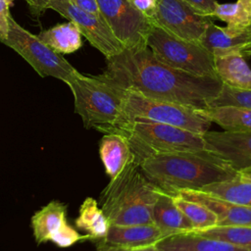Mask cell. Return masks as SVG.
Returning <instances> with one entry per match:
<instances>
[{"label": "cell", "instance_id": "obj_1", "mask_svg": "<svg viewBox=\"0 0 251 251\" xmlns=\"http://www.w3.org/2000/svg\"><path fill=\"white\" fill-rule=\"evenodd\" d=\"M106 62L104 72L97 75L106 82L148 98L198 110L209 108L223 86L218 77L196 76L169 67L148 47L124 49Z\"/></svg>", "mask_w": 251, "mask_h": 251}, {"label": "cell", "instance_id": "obj_2", "mask_svg": "<svg viewBox=\"0 0 251 251\" xmlns=\"http://www.w3.org/2000/svg\"><path fill=\"white\" fill-rule=\"evenodd\" d=\"M139 165L156 187L172 195L185 189L200 190L238 175L226 162L207 150L155 154Z\"/></svg>", "mask_w": 251, "mask_h": 251}, {"label": "cell", "instance_id": "obj_3", "mask_svg": "<svg viewBox=\"0 0 251 251\" xmlns=\"http://www.w3.org/2000/svg\"><path fill=\"white\" fill-rule=\"evenodd\" d=\"M159 193L134 159L110 179L98 204L111 225H148L153 224V207Z\"/></svg>", "mask_w": 251, "mask_h": 251}, {"label": "cell", "instance_id": "obj_4", "mask_svg": "<svg viewBox=\"0 0 251 251\" xmlns=\"http://www.w3.org/2000/svg\"><path fill=\"white\" fill-rule=\"evenodd\" d=\"M73 93L75 112L85 128L119 133L128 122L124 112V90L98 77L80 74L67 83Z\"/></svg>", "mask_w": 251, "mask_h": 251}, {"label": "cell", "instance_id": "obj_5", "mask_svg": "<svg viewBox=\"0 0 251 251\" xmlns=\"http://www.w3.org/2000/svg\"><path fill=\"white\" fill-rule=\"evenodd\" d=\"M119 133L127 138L138 163L155 154L205 150L203 134L141 118L128 120Z\"/></svg>", "mask_w": 251, "mask_h": 251}, {"label": "cell", "instance_id": "obj_6", "mask_svg": "<svg viewBox=\"0 0 251 251\" xmlns=\"http://www.w3.org/2000/svg\"><path fill=\"white\" fill-rule=\"evenodd\" d=\"M146 44L160 62L173 69L196 76L218 77L215 57L198 42L176 37L153 24Z\"/></svg>", "mask_w": 251, "mask_h": 251}, {"label": "cell", "instance_id": "obj_7", "mask_svg": "<svg viewBox=\"0 0 251 251\" xmlns=\"http://www.w3.org/2000/svg\"><path fill=\"white\" fill-rule=\"evenodd\" d=\"M124 112L127 120L132 118L146 119L178 126L199 134L209 130L212 125L204 110L148 98L128 90H124Z\"/></svg>", "mask_w": 251, "mask_h": 251}, {"label": "cell", "instance_id": "obj_8", "mask_svg": "<svg viewBox=\"0 0 251 251\" xmlns=\"http://www.w3.org/2000/svg\"><path fill=\"white\" fill-rule=\"evenodd\" d=\"M8 22V35L2 43L21 55L40 76H52L68 83L80 75L61 54L21 26L12 16Z\"/></svg>", "mask_w": 251, "mask_h": 251}, {"label": "cell", "instance_id": "obj_9", "mask_svg": "<svg viewBox=\"0 0 251 251\" xmlns=\"http://www.w3.org/2000/svg\"><path fill=\"white\" fill-rule=\"evenodd\" d=\"M99 13L124 49L147 47L152 22L143 16L131 0H95Z\"/></svg>", "mask_w": 251, "mask_h": 251}, {"label": "cell", "instance_id": "obj_10", "mask_svg": "<svg viewBox=\"0 0 251 251\" xmlns=\"http://www.w3.org/2000/svg\"><path fill=\"white\" fill-rule=\"evenodd\" d=\"M48 9H52L69 21L74 22L81 35L100 51L105 58L112 57L124 50L123 45L115 37L112 30L100 15L86 12L70 0H51Z\"/></svg>", "mask_w": 251, "mask_h": 251}, {"label": "cell", "instance_id": "obj_11", "mask_svg": "<svg viewBox=\"0 0 251 251\" xmlns=\"http://www.w3.org/2000/svg\"><path fill=\"white\" fill-rule=\"evenodd\" d=\"M212 18L197 13L183 0H158L152 24L172 35L197 42Z\"/></svg>", "mask_w": 251, "mask_h": 251}, {"label": "cell", "instance_id": "obj_12", "mask_svg": "<svg viewBox=\"0 0 251 251\" xmlns=\"http://www.w3.org/2000/svg\"><path fill=\"white\" fill-rule=\"evenodd\" d=\"M205 150L217 155L237 173L251 168V131H214L203 133Z\"/></svg>", "mask_w": 251, "mask_h": 251}, {"label": "cell", "instance_id": "obj_13", "mask_svg": "<svg viewBox=\"0 0 251 251\" xmlns=\"http://www.w3.org/2000/svg\"><path fill=\"white\" fill-rule=\"evenodd\" d=\"M165 236L154 225H111L107 234L95 240L96 251H117L154 245Z\"/></svg>", "mask_w": 251, "mask_h": 251}, {"label": "cell", "instance_id": "obj_14", "mask_svg": "<svg viewBox=\"0 0 251 251\" xmlns=\"http://www.w3.org/2000/svg\"><path fill=\"white\" fill-rule=\"evenodd\" d=\"M197 42L215 58L233 54L244 56L251 43V28L242 32H235L226 26L222 27L212 22Z\"/></svg>", "mask_w": 251, "mask_h": 251}, {"label": "cell", "instance_id": "obj_15", "mask_svg": "<svg viewBox=\"0 0 251 251\" xmlns=\"http://www.w3.org/2000/svg\"><path fill=\"white\" fill-rule=\"evenodd\" d=\"M176 195L206 206L217 216L219 226H251L250 207L234 204L202 190L185 189Z\"/></svg>", "mask_w": 251, "mask_h": 251}, {"label": "cell", "instance_id": "obj_16", "mask_svg": "<svg viewBox=\"0 0 251 251\" xmlns=\"http://www.w3.org/2000/svg\"><path fill=\"white\" fill-rule=\"evenodd\" d=\"M159 251H251L243 247L196 233L181 232L164 237L156 243Z\"/></svg>", "mask_w": 251, "mask_h": 251}, {"label": "cell", "instance_id": "obj_17", "mask_svg": "<svg viewBox=\"0 0 251 251\" xmlns=\"http://www.w3.org/2000/svg\"><path fill=\"white\" fill-rule=\"evenodd\" d=\"M99 155L110 179L136 159L127 138L121 133H105L99 143Z\"/></svg>", "mask_w": 251, "mask_h": 251}, {"label": "cell", "instance_id": "obj_18", "mask_svg": "<svg viewBox=\"0 0 251 251\" xmlns=\"http://www.w3.org/2000/svg\"><path fill=\"white\" fill-rule=\"evenodd\" d=\"M153 224L165 237L194 230L191 223L175 203L174 195L162 190L153 207Z\"/></svg>", "mask_w": 251, "mask_h": 251}, {"label": "cell", "instance_id": "obj_19", "mask_svg": "<svg viewBox=\"0 0 251 251\" xmlns=\"http://www.w3.org/2000/svg\"><path fill=\"white\" fill-rule=\"evenodd\" d=\"M66 218L67 206L57 200H52L38 210L30 220L32 233L37 244L50 241L51 236L67 223Z\"/></svg>", "mask_w": 251, "mask_h": 251}, {"label": "cell", "instance_id": "obj_20", "mask_svg": "<svg viewBox=\"0 0 251 251\" xmlns=\"http://www.w3.org/2000/svg\"><path fill=\"white\" fill-rule=\"evenodd\" d=\"M217 76L224 84L251 90V69L241 54L215 58Z\"/></svg>", "mask_w": 251, "mask_h": 251}, {"label": "cell", "instance_id": "obj_21", "mask_svg": "<svg viewBox=\"0 0 251 251\" xmlns=\"http://www.w3.org/2000/svg\"><path fill=\"white\" fill-rule=\"evenodd\" d=\"M37 37L58 54L74 53L82 45L81 33L72 21L45 29Z\"/></svg>", "mask_w": 251, "mask_h": 251}, {"label": "cell", "instance_id": "obj_22", "mask_svg": "<svg viewBox=\"0 0 251 251\" xmlns=\"http://www.w3.org/2000/svg\"><path fill=\"white\" fill-rule=\"evenodd\" d=\"M75 224L78 229L85 231L88 239L92 241L103 238L111 226L98 202L92 197L84 199Z\"/></svg>", "mask_w": 251, "mask_h": 251}, {"label": "cell", "instance_id": "obj_23", "mask_svg": "<svg viewBox=\"0 0 251 251\" xmlns=\"http://www.w3.org/2000/svg\"><path fill=\"white\" fill-rule=\"evenodd\" d=\"M212 123L224 130L251 131V109L233 106L209 107L204 110Z\"/></svg>", "mask_w": 251, "mask_h": 251}, {"label": "cell", "instance_id": "obj_24", "mask_svg": "<svg viewBox=\"0 0 251 251\" xmlns=\"http://www.w3.org/2000/svg\"><path fill=\"white\" fill-rule=\"evenodd\" d=\"M202 191L227 200L237 205L251 208V182L236 176L206 185Z\"/></svg>", "mask_w": 251, "mask_h": 251}, {"label": "cell", "instance_id": "obj_25", "mask_svg": "<svg viewBox=\"0 0 251 251\" xmlns=\"http://www.w3.org/2000/svg\"><path fill=\"white\" fill-rule=\"evenodd\" d=\"M175 203L191 223L194 230H201L218 225L217 216L203 204L174 195Z\"/></svg>", "mask_w": 251, "mask_h": 251}, {"label": "cell", "instance_id": "obj_26", "mask_svg": "<svg viewBox=\"0 0 251 251\" xmlns=\"http://www.w3.org/2000/svg\"><path fill=\"white\" fill-rule=\"evenodd\" d=\"M193 231L203 236L217 238L251 250V226L217 225L208 228Z\"/></svg>", "mask_w": 251, "mask_h": 251}, {"label": "cell", "instance_id": "obj_27", "mask_svg": "<svg viewBox=\"0 0 251 251\" xmlns=\"http://www.w3.org/2000/svg\"><path fill=\"white\" fill-rule=\"evenodd\" d=\"M213 18L226 23V27L235 32H242L251 28V17L238 3H217Z\"/></svg>", "mask_w": 251, "mask_h": 251}, {"label": "cell", "instance_id": "obj_28", "mask_svg": "<svg viewBox=\"0 0 251 251\" xmlns=\"http://www.w3.org/2000/svg\"><path fill=\"white\" fill-rule=\"evenodd\" d=\"M233 106L251 109V90L230 87L223 83L218 96L213 99L209 107Z\"/></svg>", "mask_w": 251, "mask_h": 251}, {"label": "cell", "instance_id": "obj_29", "mask_svg": "<svg viewBox=\"0 0 251 251\" xmlns=\"http://www.w3.org/2000/svg\"><path fill=\"white\" fill-rule=\"evenodd\" d=\"M83 239H88V235L80 234L72 226H70V225H68V223H66L56 233H54L51 236L50 241L54 242L59 247L66 248V247H70V246L74 245L75 243H76L77 241H80Z\"/></svg>", "mask_w": 251, "mask_h": 251}, {"label": "cell", "instance_id": "obj_30", "mask_svg": "<svg viewBox=\"0 0 251 251\" xmlns=\"http://www.w3.org/2000/svg\"><path fill=\"white\" fill-rule=\"evenodd\" d=\"M191 8H193L197 13L213 18V14L217 5L216 0H183Z\"/></svg>", "mask_w": 251, "mask_h": 251}, {"label": "cell", "instance_id": "obj_31", "mask_svg": "<svg viewBox=\"0 0 251 251\" xmlns=\"http://www.w3.org/2000/svg\"><path fill=\"white\" fill-rule=\"evenodd\" d=\"M10 16V5L8 4L7 0H0V42H3L8 35V19Z\"/></svg>", "mask_w": 251, "mask_h": 251}, {"label": "cell", "instance_id": "obj_32", "mask_svg": "<svg viewBox=\"0 0 251 251\" xmlns=\"http://www.w3.org/2000/svg\"><path fill=\"white\" fill-rule=\"evenodd\" d=\"M135 8L151 22L157 11L158 0H131Z\"/></svg>", "mask_w": 251, "mask_h": 251}, {"label": "cell", "instance_id": "obj_33", "mask_svg": "<svg viewBox=\"0 0 251 251\" xmlns=\"http://www.w3.org/2000/svg\"><path fill=\"white\" fill-rule=\"evenodd\" d=\"M32 16L39 17L47 9L51 0H25Z\"/></svg>", "mask_w": 251, "mask_h": 251}, {"label": "cell", "instance_id": "obj_34", "mask_svg": "<svg viewBox=\"0 0 251 251\" xmlns=\"http://www.w3.org/2000/svg\"><path fill=\"white\" fill-rule=\"evenodd\" d=\"M70 1L76 7L80 8L86 12H89V13H92L95 15H100L99 9H98V6H97V3L95 0H70Z\"/></svg>", "mask_w": 251, "mask_h": 251}, {"label": "cell", "instance_id": "obj_35", "mask_svg": "<svg viewBox=\"0 0 251 251\" xmlns=\"http://www.w3.org/2000/svg\"><path fill=\"white\" fill-rule=\"evenodd\" d=\"M117 251H159V249L157 248L156 244H154V245H146V246L121 249V250H117Z\"/></svg>", "mask_w": 251, "mask_h": 251}, {"label": "cell", "instance_id": "obj_36", "mask_svg": "<svg viewBox=\"0 0 251 251\" xmlns=\"http://www.w3.org/2000/svg\"><path fill=\"white\" fill-rule=\"evenodd\" d=\"M237 2L244 8V10L251 17V0H237Z\"/></svg>", "mask_w": 251, "mask_h": 251}, {"label": "cell", "instance_id": "obj_37", "mask_svg": "<svg viewBox=\"0 0 251 251\" xmlns=\"http://www.w3.org/2000/svg\"><path fill=\"white\" fill-rule=\"evenodd\" d=\"M239 176L245 180H248L251 182V168L250 169H246L244 171H241L238 173Z\"/></svg>", "mask_w": 251, "mask_h": 251}, {"label": "cell", "instance_id": "obj_38", "mask_svg": "<svg viewBox=\"0 0 251 251\" xmlns=\"http://www.w3.org/2000/svg\"><path fill=\"white\" fill-rule=\"evenodd\" d=\"M251 56V43H250V45L248 46V48L246 49V51H245V55H244V57L246 58V57H250Z\"/></svg>", "mask_w": 251, "mask_h": 251}, {"label": "cell", "instance_id": "obj_39", "mask_svg": "<svg viewBox=\"0 0 251 251\" xmlns=\"http://www.w3.org/2000/svg\"><path fill=\"white\" fill-rule=\"evenodd\" d=\"M14 1H15V0H7V2H8V4H9V5H10V6H11V5H12V4H13V3H14Z\"/></svg>", "mask_w": 251, "mask_h": 251}]
</instances>
